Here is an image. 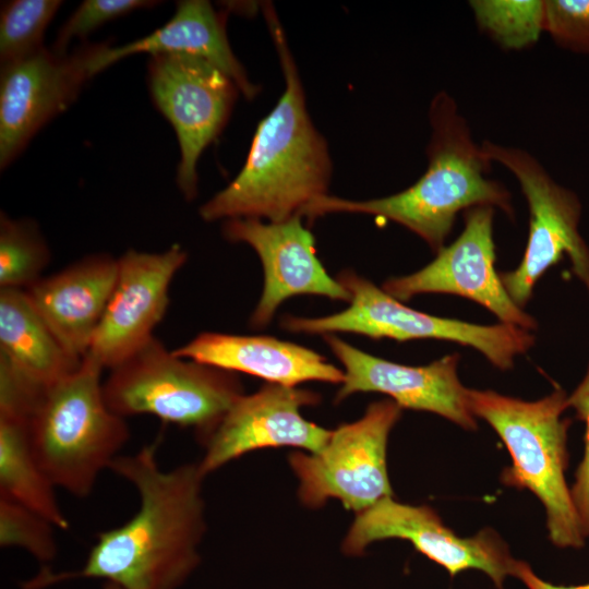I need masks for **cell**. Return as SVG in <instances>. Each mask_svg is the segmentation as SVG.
Instances as JSON below:
<instances>
[{
    "mask_svg": "<svg viewBox=\"0 0 589 589\" xmlns=\"http://www.w3.org/2000/svg\"><path fill=\"white\" fill-rule=\"evenodd\" d=\"M158 441L134 455L118 456L110 470L137 491V512L124 524L101 531L83 568L41 572L24 585L41 589L75 578H98L122 589H178L199 566L206 531L199 464L163 470Z\"/></svg>",
    "mask_w": 589,
    "mask_h": 589,
    "instance_id": "cell-1",
    "label": "cell"
},
{
    "mask_svg": "<svg viewBox=\"0 0 589 589\" xmlns=\"http://www.w3.org/2000/svg\"><path fill=\"white\" fill-rule=\"evenodd\" d=\"M261 7L278 55L285 89L257 124L237 177L200 207L205 221H284L299 215L315 199L327 195L332 176L328 145L309 116L298 67L275 8L267 2Z\"/></svg>",
    "mask_w": 589,
    "mask_h": 589,
    "instance_id": "cell-2",
    "label": "cell"
},
{
    "mask_svg": "<svg viewBox=\"0 0 589 589\" xmlns=\"http://www.w3.org/2000/svg\"><path fill=\"white\" fill-rule=\"evenodd\" d=\"M429 122L428 168L412 185L389 196L364 201L327 194L312 201L299 215L309 221L333 213L389 219L419 236L435 252L444 247L461 211L489 205L514 217L508 190L486 177L492 160L473 141L456 100L447 92L437 93L431 100Z\"/></svg>",
    "mask_w": 589,
    "mask_h": 589,
    "instance_id": "cell-3",
    "label": "cell"
},
{
    "mask_svg": "<svg viewBox=\"0 0 589 589\" xmlns=\"http://www.w3.org/2000/svg\"><path fill=\"white\" fill-rule=\"evenodd\" d=\"M468 397L473 416L494 429L510 455L512 466L503 470L501 481L527 489L540 500L546 513L549 540L555 546L584 548L587 538L565 478L572 423L562 418L568 408L566 392L557 387L536 401L477 389H469Z\"/></svg>",
    "mask_w": 589,
    "mask_h": 589,
    "instance_id": "cell-4",
    "label": "cell"
},
{
    "mask_svg": "<svg viewBox=\"0 0 589 589\" xmlns=\"http://www.w3.org/2000/svg\"><path fill=\"white\" fill-rule=\"evenodd\" d=\"M103 370L86 354L73 373L43 393L28 418L38 465L56 488L76 497L91 494L130 438L125 418L105 400Z\"/></svg>",
    "mask_w": 589,
    "mask_h": 589,
    "instance_id": "cell-5",
    "label": "cell"
},
{
    "mask_svg": "<svg viewBox=\"0 0 589 589\" xmlns=\"http://www.w3.org/2000/svg\"><path fill=\"white\" fill-rule=\"evenodd\" d=\"M103 390L115 413L193 428L203 443L243 395L236 373L180 358L155 336L110 370Z\"/></svg>",
    "mask_w": 589,
    "mask_h": 589,
    "instance_id": "cell-6",
    "label": "cell"
},
{
    "mask_svg": "<svg viewBox=\"0 0 589 589\" xmlns=\"http://www.w3.org/2000/svg\"><path fill=\"white\" fill-rule=\"evenodd\" d=\"M337 279L351 294L347 309L321 317L287 315L281 318V327L292 333H354L398 341L448 340L477 349L503 371L512 369L515 358L534 344L529 330L515 325H478L413 310L350 269L342 271Z\"/></svg>",
    "mask_w": 589,
    "mask_h": 589,
    "instance_id": "cell-7",
    "label": "cell"
},
{
    "mask_svg": "<svg viewBox=\"0 0 589 589\" xmlns=\"http://www.w3.org/2000/svg\"><path fill=\"white\" fill-rule=\"evenodd\" d=\"M401 411L392 399L372 402L360 419L333 430L320 452L291 453L288 462L299 482L301 503L318 508L336 498L359 514L393 496L386 448Z\"/></svg>",
    "mask_w": 589,
    "mask_h": 589,
    "instance_id": "cell-8",
    "label": "cell"
},
{
    "mask_svg": "<svg viewBox=\"0 0 589 589\" xmlns=\"http://www.w3.org/2000/svg\"><path fill=\"white\" fill-rule=\"evenodd\" d=\"M486 156L517 179L529 208V233L520 264L500 277L520 309L530 300L536 283L567 255L576 277L589 294V247L579 232L581 203L577 194L558 184L540 161L525 149L491 141L481 144Z\"/></svg>",
    "mask_w": 589,
    "mask_h": 589,
    "instance_id": "cell-9",
    "label": "cell"
},
{
    "mask_svg": "<svg viewBox=\"0 0 589 589\" xmlns=\"http://www.w3.org/2000/svg\"><path fill=\"white\" fill-rule=\"evenodd\" d=\"M147 84L154 105L176 132V181L191 201L197 195L200 157L224 130L240 91L206 59L180 53L149 56Z\"/></svg>",
    "mask_w": 589,
    "mask_h": 589,
    "instance_id": "cell-10",
    "label": "cell"
},
{
    "mask_svg": "<svg viewBox=\"0 0 589 589\" xmlns=\"http://www.w3.org/2000/svg\"><path fill=\"white\" fill-rule=\"evenodd\" d=\"M400 539L455 577L467 569L486 574L497 589L508 576L516 577L520 560L512 556L496 531L485 528L471 538H460L428 505L402 504L385 497L356 514L341 545L349 556H361L376 541Z\"/></svg>",
    "mask_w": 589,
    "mask_h": 589,
    "instance_id": "cell-11",
    "label": "cell"
},
{
    "mask_svg": "<svg viewBox=\"0 0 589 589\" xmlns=\"http://www.w3.org/2000/svg\"><path fill=\"white\" fill-rule=\"evenodd\" d=\"M101 44L61 53L43 46L1 64L0 168L8 167L34 135L65 111L83 86L96 75L94 63Z\"/></svg>",
    "mask_w": 589,
    "mask_h": 589,
    "instance_id": "cell-12",
    "label": "cell"
},
{
    "mask_svg": "<svg viewBox=\"0 0 589 589\" xmlns=\"http://www.w3.org/2000/svg\"><path fill=\"white\" fill-rule=\"evenodd\" d=\"M494 207L479 205L465 211V228L449 245L420 271L388 278L382 289L398 301L421 293H449L468 298L491 311L502 323L526 330L536 320L510 299L495 269Z\"/></svg>",
    "mask_w": 589,
    "mask_h": 589,
    "instance_id": "cell-13",
    "label": "cell"
},
{
    "mask_svg": "<svg viewBox=\"0 0 589 589\" xmlns=\"http://www.w3.org/2000/svg\"><path fill=\"white\" fill-rule=\"evenodd\" d=\"M188 254L178 243L157 253L130 249L118 257V274L87 354L113 369L154 337L170 303L169 288Z\"/></svg>",
    "mask_w": 589,
    "mask_h": 589,
    "instance_id": "cell-14",
    "label": "cell"
},
{
    "mask_svg": "<svg viewBox=\"0 0 589 589\" xmlns=\"http://www.w3.org/2000/svg\"><path fill=\"white\" fill-rule=\"evenodd\" d=\"M320 396L308 389L267 383L257 392L241 395L204 442L199 464L206 477L229 461L255 449L290 446L308 453L320 452L327 443V430L300 413L316 405Z\"/></svg>",
    "mask_w": 589,
    "mask_h": 589,
    "instance_id": "cell-15",
    "label": "cell"
},
{
    "mask_svg": "<svg viewBox=\"0 0 589 589\" xmlns=\"http://www.w3.org/2000/svg\"><path fill=\"white\" fill-rule=\"evenodd\" d=\"M323 338L344 366L339 402L356 393H382L402 409L436 413L466 430H476L469 406V388L457 375L459 356H445L428 365L409 366L366 353L334 334Z\"/></svg>",
    "mask_w": 589,
    "mask_h": 589,
    "instance_id": "cell-16",
    "label": "cell"
},
{
    "mask_svg": "<svg viewBox=\"0 0 589 589\" xmlns=\"http://www.w3.org/2000/svg\"><path fill=\"white\" fill-rule=\"evenodd\" d=\"M296 215L278 223L256 218L224 221L223 235L231 242L249 244L259 255L264 271V287L250 324H269L278 306L288 298L314 294L350 302V292L330 277L315 254L312 232Z\"/></svg>",
    "mask_w": 589,
    "mask_h": 589,
    "instance_id": "cell-17",
    "label": "cell"
},
{
    "mask_svg": "<svg viewBox=\"0 0 589 589\" xmlns=\"http://www.w3.org/2000/svg\"><path fill=\"white\" fill-rule=\"evenodd\" d=\"M118 257L95 253L41 277L24 291L41 320L74 358L91 347L115 287Z\"/></svg>",
    "mask_w": 589,
    "mask_h": 589,
    "instance_id": "cell-18",
    "label": "cell"
},
{
    "mask_svg": "<svg viewBox=\"0 0 589 589\" xmlns=\"http://www.w3.org/2000/svg\"><path fill=\"white\" fill-rule=\"evenodd\" d=\"M172 351L180 358L290 387L310 381L341 384L345 377L342 370L314 350L272 336L204 332Z\"/></svg>",
    "mask_w": 589,
    "mask_h": 589,
    "instance_id": "cell-19",
    "label": "cell"
},
{
    "mask_svg": "<svg viewBox=\"0 0 589 589\" xmlns=\"http://www.w3.org/2000/svg\"><path fill=\"white\" fill-rule=\"evenodd\" d=\"M230 12L229 8L217 11L206 0L179 1L172 17L151 34L119 47L104 43L96 56L95 73L136 53L190 55L215 64L236 83L247 99H253L260 87L249 79L227 37L226 23Z\"/></svg>",
    "mask_w": 589,
    "mask_h": 589,
    "instance_id": "cell-20",
    "label": "cell"
},
{
    "mask_svg": "<svg viewBox=\"0 0 589 589\" xmlns=\"http://www.w3.org/2000/svg\"><path fill=\"white\" fill-rule=\"evenodd\" d=\"M0 358L41 390L69 376L83 360L61 346L20 289H0Z\"/></svg>",
    "mask_w": 589,
    "mask_h": 589,
    "instance_id": "cell-21",
    "label": "cell"
},
{
    "mask_svg": "<svg viewBox=\"0 0 589 589\" xmlns=\"http://www.w3.org/2000/svg\"><path fill=\"white\" fill-rule=\"evenodd\" d=\"M28 418L0 410V496L12 500L67 530L56 486L38 465L28 438Z\"/></svg>",
    "mask_w": 589,
    "mask_h": 589,
    "instance_id": "cell-22",
    "label": "cell"
},
{
    "mask_svg": "<svg viewBox=\"0 0 589 589\" xmlns=\"http://www.w3.org/2000/svg\"><path fill=\"white\" fill-rule=\"evenodd\" d=\"M50 250L32 219L0 215V289L25 290L43 277Z\"/></svg>",
    "mask_w": 589,
    "mask_h": 589,
    "instance_id": "cell-23",
    "label": "cell"
},
{
    "mask_svg": "<svg viewBox=\"0 0 589 589\" xmlns=\"http://www.w3.org/2000/svg\"><path fill=\"white\" fill-rule=\"evenodd\" d=\"M477 24L501 47L520 50L544 32V0H471Z\"/></svg>",
    "mask_w": 589,
    "mask_h": 589,
    "instance_id": "cell-24",
    "label": "cell"
},
{
    "mask_svg": "<svg viewBox=\"0 0 589 589\" xmlns=\"http://www.w3.org/2000/svg\"><path fill=\"white\" fill-rule=\"evenodd\" d=\"M59 0H13L0 14L1 64L25 57L43 45L45 29L61 7Z\"/></svg>",
    "mask_w": 589,
    "mask_h": 589,
    "instance_id": "cell-25",
    "label": "cell"
},
{
    "mask_svg": "<svg viewBox=\"0 0 589 589\" xmlns=\"http://www.w3.org/2000/svg\"><path fill=\"white\" fill-rule=\"evenodd\" d=\"M56 527L41 515L0 496V544L31 553L40 562L51 561L57 552Z\"/></svg>",
    "mask_w": 589,
    "mask_h": 589,
    "instance_id": "cell-26",
    "label": "cell"
},
{
    "mask_svg": "<svg viewBox=\"0 0 589 589\" xmlns=\"http://www.w3.org/2000/svg\"><path fill=\"white\" fill-rule=\"evenodd\" d=\"M158 1L147 0H85L70 15L57 34L52 49L65 53L74 38H84L101 25L132 11L152 8Z\"/></svg>",
    "mask_w": 589,
    "mask_h": 589,
    "instance_id": "cell-27",
    "label": "cell"
},
{
    "mask_svg": "<svg viewBox=\"0 0 589 589\" xmlns=\"http://www.w3.org/2000/svg\"><path fill=\"white\" fill-rule=\"evenodd\" d=\"M544 32L561 48L589 55V0H544Z\"/></svg>",
    "mask_w": 589,
    "mask_h": 589,
    "instance_id": "cell-28",
    "label": "cell"
},
{
    "mask_svg": "<svg viewBox=\"0 0 589 589\" xmlns=\"http://www.w3.org/2000/svg\"><path fill=\"white\" fill-rule=\"evenodd\" d=\"M567 402L576 418L585 423L584 455L574 474L570 493L584 534L589 538V365L581 382L568 395Z\"/></svg>",
    "mask_w": 589,
    "mask_h": 589,
    "instance_id": "cell-29",
    "label": "cell"
},
{
    "mask_svg": "<svg viewBox=\"0 0 589 589\" xmlns=\"http://www.w3.org/2000/svg\"><path fill=\"white\" fill-rule=\"evenodd\" d=\"M516 578L520 579L528 589H589V582L579 586H556L545 581L537 576L525 561H519Z\"/></svg>",
    "mask_w": 589,
    "mask_h": 589,
    "instance_id": "cell-30",
    "label": "cell"
},
{
    "mask_svg": "<svg viewBox=\"0 0 589 589\" xmlns=\"http://www.w3.org/2000/svg\"><path fill=\"white\" fill-rule=\"evenodd\" d=\"M104 589H122V588L115 584L106 582L104 586Z\"/></svg>",
    "mask_w": 589,
    "mask_h": 589,
    "instance_id": "cell-31",
    "label": "cell"
}]
</instances>
